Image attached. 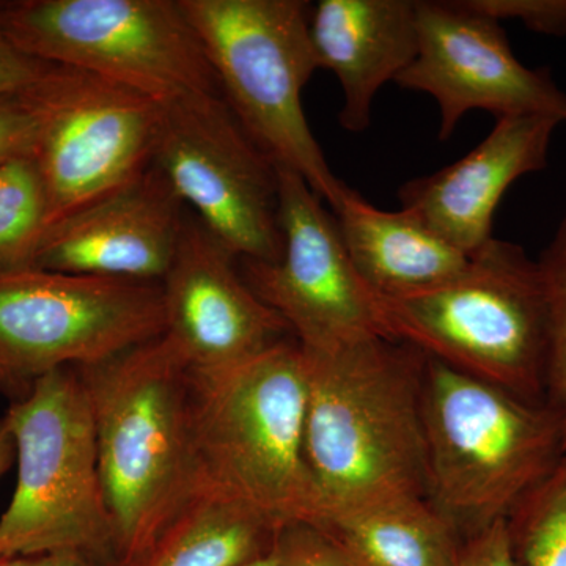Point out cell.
<instances>
[{
  "instance_id": "25",
  "label": "cell",
  "mask_w": 566,
  "mask_h": 566,
  "mask_svg": "<svg viewBox=\"0 0 566 566\" xmlns=\"http://www.w3.org/2000/svg\"><path fill=\"white\" fill-rule=\"evenodd\" d=\"M271 556L274 566H353L318 527L304 521L275 531Z\"/></svg>"
},
{
  "instance_id": "11",
  "label": "cell",
  "mask_w": 566,
  "mask_h": 566,
  "mask_svg": "<svg viewBox=\"0 0 566 566\" xmlns=\"http://www.w3.org/2000/svg\"><path fill=\"white\" fill-rule=\"evenodd\" d=\"M32 92L43 120L35 161L50 205L48 227L151 166L158 99L57 65Z\"/></svg>"
},
{
  "instance_id": "30",
  "label": "cell",
  "mask_w": 566,
  "mask_h": 566,
  "mask_svg": "<svg viewBox=\"0 0 566 566\" xmlns=\"http://www.w3.org/2000/svg\"><path fill=\"white\" fill-rule=\"evenodd\" d=\"M41 566H98L93 564L91 558L74 551H62V553L41 556Z\"/></svg>"
},
{
  "instance_id": "9",
  "label": "cell",
  "mask_w": 566,
  "mask_h": 566,
  "mask_svg": "<svg viewBox=\"0 0 566 566\" xmlns=\"http://www.w3.org/2000/svg\"><path fill=\"white\" fill-rule=\"evenodd\" d=\"M166 331L161 283L20 268L0 273V389L87 367ZM29 390V389H28Z\"/></svg>"
},
{
  "instance_id": "7",
  "label": "cell",
  "mask_w": 566,
  "mask_h": 566,
  "mask_svg": "<svg viewBox=\"0 0 566 566\" xmlns=\"http://www.w3.org/2000/svg\"><path fill=\"white\" fill-rule=\"evenodd\" d=\"M202 41L219 91L245 133L275 163L331 205L344 193L303 106L319 70L312 46V3L304 0H180Z\"/></svg>"
},
{
  "instance_id": "31",
  "label": "cell",
  "mask_w": 566,
  "mask_h": 566,
  "mask_svg": "<svg viewBox=\"0 0 566 566\" xmlns=\"http://www.w3.org/2000/svg\"><path fill=\"white\" fill-rule=\"evenodd\" d=\"M0 566H41V557H13L0 560Z\"/></svg>"
},
{
  "instance_id": "32",
  "label": "cell",
  "mask_w": 566,
  "mask_h": 566,
  "mask_svg": "<svg viewBox=\"0 0 566 566\" xmlns=\"http://www.w3.org/2000/svg\"><path fill=\"white\" fill-rule=\"evenodd\" d=\"M243 566H274L273 556H271V553L268 554V556L256 558V560L249 562V564H245Z\"/></svg>"
},
{
  "instance_id": "6",
  "label": "cell",
  "mask_w": 566,
  "mask_h": 566,
  "mask_svg": "<svg viewBox=\"0 0 566 566\" xmlns=\"http://www.w3.org/2000/svg\"><path fill=\"white\" fill-rule=\"evenodd\" d=\"M3 417L18 471L0 516V560L74 551L117 566L91 401L76 367L41 376Z\"/></svg>"
},
{
  "instance_id": "22",
  "label": "cell",
  "mask_w": 566,
  "mask_h": 566,
  "mask_svg": "<svg viewBox=\"0 0 566 566\" xmlns=\"http://www.w3.org/2000/svg\"><path fill=\"white\" fill-rule=\"evenodd\" d=\"M505 521L517 566H566V453Z\"/></svg>"
},
{
  "instance_id": "20",
  "label": "cell",
  "mask_w": 566,
  "mask_h": 566,
  "mask_svg": "<svg viewBox=\"0 0 566 566\" xmlns=\"http://www.w3.org/2000/svg\"><path fill=\"white\" fill-rule=\"evenodd\" d=\"M277 528L203 483L153 545L128 566H243L271 553Z\"/></svg>"
},
{
  "instance_id": "15",
  "label": "cell",
  "mask_w": 566,
  "mask_h": 566,
  "mask_svg": "<svg viewBox=\"0 0 566 566\" xmlns=\"http://www.w3.org/2000/svg\"><path fill=\"white\" fill-rule=\"evenodd\" d=\"M185 205L155 166L48 227L31 268L161 283L185 227Z\"/></svg>"
},
{
  "instance_id": "24",
  "label": "cell",
  "mask_w": 566,
  "mask_h": 566,
  "mask_svg": "<svg viewBox=\"0 0 566 566\" xmlns=\"http://www.w3.org/2000/svg\"><path fill=\"white\" fill-rule=\"evenodd\" d=\"M41 125L40 104L32 88L0 95V164L35 158Z\"/></svg>"
},
{
  "instance_id": "17",
  "label": "cell",
  "mask_w": 566,
  "mask_h": 566,
  "mask_svg": "<svg viewBox=\"0 0 566 566\" xmlns=\"http://www.w3.org/2000/svg\"><path fill=\"white\" fill-rule=\"evenodd\" d=\"M308 32L319 70L340 82L342 128L365 132L376 93L415 62L417 0H322L312 7Z\"/></svg>"
},
{
  "instance_id": "4",
  "label": "cell",
  "mask_w": 566,
  "mask_h": 566,
  "mask_svg": "<svg viewBox=\"0 0 566 566\" xmlns=\"http://www.w3.org/2000/svg\"><path fill=\"white\" fill-rule=\"evenodd\" d=\"M192 422L203 483L275 527L314 524L318 495L305 458L307 374L286 340L249 363L191 374Z\"/></svg>"
},
{
  "instance_id": "12",
  "label": "cell",
  "mask_w": 566,
  "mask_h": 566,
  "mask_svg": "<svg viewBox=\"0 0 566 566\" xmlns=\"http://www.w3.org/2000/svg\"><path fill=\"white\" fill-rule=\"evenodd\" d=\"M277 174L282 253L275 262L240 260L245 282L308 352L390 338L378 297L357 274L333 211L324 210L301 175L279 166Z\"/></svg>"
},
{
  "instance_id": "1",
  "label": "cell",
  "mask_w": 566,
  "mask_h": 566,
  "mask_svg": "<svg viewBox=\"0 0 566 566\" xmlns=\"http://www.w3.org/2000/svg\"><path fill=\"white\" fill-rule=\"evenodd\" d=\"M303 352L305 458L319 517L390 499L427 497V356L385 337Z\"/></svg>"
},
{
  "instance_id": "18",
  "label": "cell",
  "mask_w": 566,
  "mask_h": 566,
  "mask_svg": "<svg viewBox=\"0 0 566 566\" xmlns=\"http://www.w3.org/2000/svg\"><path fill=\"white\" fill-rule=\"evenodd\" d=\"M331 210L357 274L379 300L434 289L463 273L471 262L472 255L415 212L379 210L349 186Z\"/></svg>"
},
{
  "instance_id": "21",
  "label": "cell",
  "mask_w": 566,
  "mask_h": 566,
  "mask_svg": "<svg viewBox=\"0 0 566 566\" xmlns=\"http://www.w3.org/2000/svg\"><path fill=\"white\" fill-rule=\"evenodd\" d=\"M48 223L50 205L35 158L0 164V273L31 268Z\"/></svg>"
},
{
  "instance_id": "13",
  "label": "cell",
  "mask_w": 566,
  "mask_h": 566,
  "mask_svg": "<svg viewBox=\"0 0 566 566\" xmlns=\"http://www.w3.org/2000/svg\"><path fill=\"white\" fill-rule=\"evenodd\" d=\"M417 32L415 62L395 84L433 96L439 140L449 139L472 111L490 112L497 120L542 115L566 123V93L549 70L520 62L501 22L464 0H417Z\"/></svg>"
},
{
  "instance_id": "5",
  "label": "cell",
  "mask_w": 566,
  "mask_h": 566,
  "mask_svg": "<svg viewBox=\"0 0 566 566\" xmlns=\"http://www.w3.org/2000/svg\"><path fill=\"white\" fill-rule=\"evenodd\" d=\"M378 301L392 340L526 400L546 401L545 283L520 244L493 238L457 277Z\"/></svg>"
},
{
  "instance_id": "10",
  "label": "cell",
  "mask_w": 566,
  "mask_h": 566,
  "mask_svg": "<svg viewBox=\"0 0 566 566\" xmlns=\"http://www.w3.org/2000/svg\"><path fill=\"white\" fill-rule=\"evenodd\" d=\"M151 164L238 260L281 256L277 166L221 92L163 103Z\"/></svg>"
},
{
  "instance_id": "8",
  "label": "cell",
  "mask_w": 566,
  "mask_h": 566,
  "mask_svg": "<svg viewBox=\"0 0 566 566\" xmlns=\"http://www.w3.org/2000/svg\"><path fill=\"white\" fill-rule=\"evenodd\" d=\"M11 43L35 61L87 71L158 102L219 91L180 0L0 3Z\"/></svg>"
},
{
  "instance_id": "19",
  "label": "cell",
  "mask_w": 566,
  "mask_h": 566,
  "mask_svg": "<svg viewBox=\"0 0 566 566\" xmlns=\"http://www.w3.org/2000/svg\"><path fill=\"white\" fill-rule=\"evenodd\" d=\"M314 526L353 566H455L464 543L427 497L349 506Z\"/></svg>"
},
{
  "instance_id": "26",
  "label": "cell",
  "mask_w": 566,
  "mask_h": 566,
  "mask_svg": "<svg viewBox=\"0 0 566 566\" xmlns=\"http://www.w3.org/2000/svg\"><path fill=\"white\" fill-rule=\"evenodd\" d=\"M464 3L497 22L520 21L532 32L566 35V0H464Z\"/></svg>"
},
{
  "instance_id": "27",
  "label": "cell",
  "mask_w": 566,
  "mask_h": 566,
  "mask_svg": "<svg viewBox=\"0 0 566 566\" xmlns=\"http://www.w3.org/2000/svg\"><path fill=\"white\" fill-rule=\"evenodd\" d=\"M455 566H517L506 521H497L464 539Z\"/></svg>"
},
{
  "instance_id": "16",
  "label": "cell",
  "mask_w": 566,
  "mask_h": 566,
  "mask_svg": "<svg viewBox=\"0 0 566 566\" xmlns=\"http://www.w3.org/2000/svg\"><path fill=\"white\" fill-rule=\"evenodd\" d=\"M558 126L542 115L499 118L493 132L452 166L405 182L398 191L401 208L474 255L494 238V212L506 189L546 169Z\"/></svg>"
},
{
  "instance_id": "28",
  "label": "cell",
  "mask_w": 566,
  "mask_h": 566,
  "mask_svg": "<svg viewBox=\"0 0 566 566\" xmlns=\"http://www.w3.org/2000/svg\"><path fill=\"white\" fill-rule=\"evenodd\" d=\"M50 66V63L35 61L18 50L0 24V95L31 91Z\"/></svg>"
},
{
  "instance_id": "3",
  "label": "cell",
  "mask_w": 566,
  "mask_h": 566,
  "mask_svg": "<svg viewBox=\"0 0 566 566\" xmlns=\"http://www.w3.org/2000/svg\"><path fill=\"white\" fill-rule=\"evenodd\" d=\"M427 499L463 538L506 520L566 453L547 401L461 374L427 357Z\"/></svg>"
},
{
  "instance_id": "2",
  "label": "cell",
  "mask_w": 566,
  "mask_h": 566,
  "mask_svg": "<svg viewBox=\"0 0 566 566\" xmlns=\"http://www.w3.org/2000/svg\"><path fill=\"white\" fill-rule=\"evenodd\" d=\"M76 370L91 401L115 560L128 566L203 485L191 371L163 335Z\"/></svg>"
},
{
  "instance_id": "23",
  "label": "cell",
  "mask_w": 566,
  "mask_h": 566,
  "mask_svg": "<svg viewBox=\"0 0 566 566\" xmlns=\"http://www.w3.org/2000/svg\"><path fill=\"white\" fill-rule=\"evenodd\" d=\"M536 262L546 294V401L566 438V211Z\"/></svg>"
},
{
  "instance_id": "29",
  "label": "cell",
  "mask_w": 566,
  "mask_h": 566,
  "mask_svg": "<svg viewBox=\"0 0 566 566\" xmlns=\"http://www.w3.org/2000/svg\"><path fill=\"white\" fill-rule=\"evenodd\" d=\"M14 463V441L6 417H0V479Z\"/></svg>"
},
{
  "instance_id": "14",
  "label": "cell",
  "mask_w": 566,
  "mask_h": 566,
  "mask_svg": "<svg viewBox=\"0 0 566 566\" xmlns=\"http://www.w3.org/2000/svg\"><path fill=\"white\" fill-rule=\"evenodd\" d=\"M237 262L196 216L186 219L161 282L163 337L191 374L229 370L293 337L238 273Z\"/></svg>"
}]
</instances>
